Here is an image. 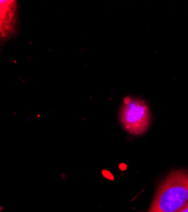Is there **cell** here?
<instances>
[{
    "label": "cell",
    "mask_w": 188,
    "mask_h": 212,
    "mask_svg": "<svg viewBox=\"0 0 188 212\" xmlns=\"http://www.w3.org/2000/svg\"><path fill=\"white\" fill-rule=\"evenodd\" d=\"M18 22V3L15 0H0V43L12 38Z\"/></svg>",
    "instance_id": "obj_3"
},
{
    "label": "cell",
    "mask_w": 188,
    "mask_h": 212,
    "mask_svg": "<svg viewBox=\"0 0 188 212\" xmlns=\"http://www.w3.org/2000/svg\"><path fill=\"white\" fill-rule=\"evenodd\" d=\"M187 203L188 171H174L159 185L148 212H177Z\"/></svg>",
    "instance_id": "obj_1"
},
{
    "label": "cell",
    "mask_w": 188,
    "mask_h": 212,
    "mask_svg": "<svg viewBox=\"0 0 188 212\" xmlns=\"http://www.w3.org/2000/svg\"><path fill=\"white\" fill-rule=\"evenodd\" d=\"M177 212H188V203L185 206H183V207H182L181 210H179Z\"/></svg>",
    "instance_id": "obj_4"
},
{
    "label": "cell",
    "mask_w": 188,
    "mask_h": 212,
    "mask_svg": "<svg viewBox=\"0 0 188 212\" xmlns=\"http://www.w3.org/2000/svg\"><path fill=\"white\" fill-rule=\"evenodd\" d=\"M121 125L133 135H142L150 125V112L147 104L140 98L127 97L119 112Z\"/></svg>",
    "instance_id": "obj_2"
}]
</instances>
